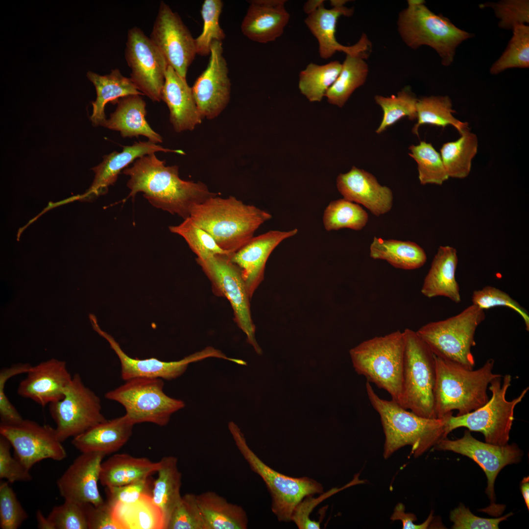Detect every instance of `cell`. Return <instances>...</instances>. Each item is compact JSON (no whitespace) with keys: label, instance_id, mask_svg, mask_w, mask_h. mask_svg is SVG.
<instances>
[{"label":"cell","instance_id":"cell-52","mask_svg":"<svg viewBox=\"0 0 529 529\" xmlns=\"http://www.w3.org/2000/svg\"><path fill=\"white\" fill-rule=\"evenodd\" d=\"M485 4L493 8L501 28L513 30L517 25L529 23V0H506Z\"/></svg>","mask_w":529,"mask_h":529},{"label":"cell","instance_id":"cell-37","mask_svg":"<svg viewBox=\"0 0 529 529\" xmlns=\"http://www.w3.org/2000/svg\"><path fill=\"white\" fill-rule=\"evenodd\" d=\"M365 54H346L337 78L325 96L329 103L342 107L354 91L365 82L369 72Z\"/></svg>","mask_w":529,"mask_h":529},{"label":"cell","instance_id":"cell-1","mask_svg":"<svg viewBox=\"0 0 529 529\" xmlns=\"http://www.w3.org/2000/svg\"><path fill=\"white\" fill-rule=\"evenodd\" d=\"M152 153L137 159L132 167L122 171L130 177L127 186L130 192L126 198L134 199L139 192L154 207L185 219L190 217V210L216 194L209 191L201 182L181 179L178 167L166 166Z\"/></svg>","mask_w":529,"mask_h":529},{"label":"cell","instance_id":"cell-49","mask_svg":"<svg viewBox=\"0 0 529 529\" xmlns=\"http://www.w3.org/2000/svg\"><path fill=\"white\" fill-rule=\"evenodd\" d=\"M28 518V514L18 500L8 482L0 483V528L17 529Z\"/></svg>","mask_w":529,"mask_h":529},{"label":"cell","instance_id":"cell-47","mask_svg":"<svg viewBox=\"0 0 529 529\" xmlns=\"http://www.w3.org/2000/svg\"><path fill=\"white\" fill-rule=\"evenodd\" d=\"M53 529H88L85 504L70 500L54 506L47 516Z\"/></svg>","mask_w":529,"mask_h":529},{"label":"cell","instance_id":"cell-41","mask_svg":"<svg viewBox=\"0 0 529 529\" xmlns=\"http://www.w3.org/2000/svg\"><path fill=\"white\" fill-rule=\"evenodd\" d=\"M368 220V215L362 207L343 198L330 202L323 216V225L327 231L343 228L359 231Z\"/></svg>","mask_w":529,"mask_h":529},{"label":"cell","instance_id":"cell-13","mask_svg":"<svg viewBox=\"0 0 529 529\" xmlns=\"http://www.w3.org/2000/svg\"><path fill=\"white\" fill-rule=\"evenodd\" d=\"M49 410L62 442L106 420L99 398L84 384L78 373L72 376L64 397L49 405Z\"/></svg>","mask_w":529,"mask_h":529},{"label":"cell","instance_id":"cell-3","mask_svg":"<svg viewBox=\"0 0 529 529\" xmlns=\"http://www.w3.org/2000/svg\"><path fill=\"white\" fill-rule=\"evenodd\" d=\"M365 388L369 401L379 414L383 428L385 458L406 445L411 446V454L418 457L447 437V424L453 412L442 418L422 417L407 410L392 400L380 398L369 382H366Z\"/></svg>","mask_w":529,"mask_h":529},{"label":"cell","instance_id":"cell-51","mask_svg":"<svg viewBox=\"0 0 529 529\" xmlns=\"http://www.w3.org/2000/svg\"><path fill=\"white\" fill-rule=\"evenodd\" d=\"M359 474H356L353 480L343 487L333 488L326 492H323L317 498L313 497V495L305 497L293 509L291 521H292L299 529H320V522L312 520L310 518L313 509L325 499L336 493L352 485L364 483L363 481H361L359 479Z\"/></svg>","mask_w":529,"mask_h":529},{"label":"cell","instance_id":"cell-15","mask_svg":"<svg viewBox=\"0 0 529 529\" xmlns=\"http://www.w3.org/2000/svg\"><path fill=\"white\" fill-rule=\"evenodd\" d=\"M0 434L10 443L15 457L29 470L44 459L61 461L67 457L55 428L49 425L27 419L13 424L0 423Z\"/></svg>","mask_w":529,"mask_h":529},{"label":"cell","instance_id":"cell-9","mask_svg":"<svg viewBox=\"0 0 529 529\" xmlns=\"http://www.w3.org/2000/svg\"><path fill=\"white\" fill-rule=\"evenodd\" d=\"M228 427L240 453L251 469L265 482L271 497L272 511L278 521H291L293 509L305 497L323 492L322 484L312 479L289 477L268 466L249 447L235 422H229Z\"/></svg>","mask_w":529,"mask_h":529},{"label":"cell","instance_id":"cell-8","mask_svg":"<svg viewBox=\"0 0 529 529\" xmlns=\"http://www.w3.org/2000/svg\"><path fill=\"white\" fill-rule=\"evenodd\" d=\"M501 375L490 382L488 389L492 395L485 404L466 414L450 416L446 429L447 435L455 429L465 427L470 431L482 433L486 443L498 446L508 444L515 408L525 397L529 387L508 401L506 394L511 385V376L507 374L503 381Z\"/></svg>","mask_w":529,"mask_h":529},{"label":"cell","instance_id":"cell-22","mask_svg":"<svg viewBox=\"0 0 529 529\" xmlns=\"http://www.w3.org/2000/svg\"><path fill=\"white\" fill-rule=\"evenodd\" d=\"M26 374L18 394L42 407L61 400L72 378L66 363L55 359L31 366Z\"/></svg>","mask_w":529,"mask_h":529},{"label":"cell","instance_id":"cell-42","mask_svg":"<svg viewBox=\"0 0 529 529\" xmlns=\"http://www.w3.org/2000/svg\"><path fill=\"white\" fill-rule=\"evenodd\" d=\"M374 99L383 111L382 120L376 131L378 134L382 133L404 117H407L411 120L417 119L416 104L418 99L409 86L396 95H377Z\"/></svg>","mask_w":529,"mask_h":529},{"label":"cell","instance_id":"cell-6","mask_svg":"<svg viewBox=\"0 0 529 529\" xmlns=\"http://www.w3.org/2000/svg\"><path fill=\"white\" fill-rule=\"evenodd\" d=\"M422 0H409L397 20L398 32L403 42L412 49L423 45L434 49L443 65L453 62L456 50L473 34L454 25L441 14L432 12Z\"/></svg>","mask_w":529,"mask_h":529},{"label":"cell","instance_id":"cell-23","mask_svg":"<svg viewBox=\"0 0 529 529\" xmlns=\"http://www.w3.org/2000/svg\"><path fill=\"white\" fill-rule=\"evenodd\" d=\"M337 187L343 198L360 204L376 216L391 209L393 196L391 189L381 185L370 172L353 167L347 172L339 174Z\"/></svg>","mask_w":529,"mask_h":529},{"label":"cell","instance_id":"cell-7","mask_svg":"<svg viewBox=\"0 0 529 529\" xmlns=\"http://www.w3.org/2000/svg\"><path fill=\"white\" fill-rule=\"evenodd\" d=\"M485 318L484 310L472 304L455 315L428 323L416 332L436 357L472 370L475 365L471 352L476 345L475 333Z\"/></svg>","mask_w":529,"mask_h":529},{"label":"cell","instance_id":"cell-20","mask_svg":"<svg viewBox=\"0 0 529 529\" xmlns=\"http://www.w3.org/2000/svg\"><path fill=\"white\" fill-rule=\"evenodd\" d=\"M100 453H81L57 481L60 496L70 500L95 506L102 504L98 487L102 460Z\"/></svg>","mask_w":529,"mask_h":529},{"label":"cell","instance_id":"cell-16","mask_svg":"<svg viewBox=\"0 0 529 529\" xmlns=\"http://www.w3.org/2000/svg\"><path fill=\"white\" fill-rule=\"evenodd\" d=\"M150 39L168 65L186 78L196 54L195 39L182 21L164 1H161Z\"/></svg>","mask_w":529,"mask_h":529},{"label":"cell","instance_id":"cell-36","mask_svg":"<svg viewBox=\"0 0 529 529\" xmlns=\"http://www.w3.org/2000/svg\"><path fill=\"white\" fill-rule=\"evenodd\" d=\"M112 506L114 519L120 529H166L163 515L150 495L131 504Z\"/></svg>","mask_w":529,"mask_h":529},{"label":"cell","instance_id":"cell-31","mask_svg":"<svg viewBox=\"0 0 529 529\" xmlns=\"http://www.w3.org/2000/svg\"><path fill=\"white\" fill-rule=\"evenodd\" d=\"M159 462L127 454H117L102 461L99 481L106 487L125 485L151 477L157 472Z\"/></svg>","mask_w":529,"mask_h":529},{"label":"cell","instance_id":"cell-24","mask_svg":"<svg viewBox=\"0 0 529 529\" xmlns=\"http://www.w3.org/2000/svg\"><path fill=\"white\" fill-rule=\"evenodd\" d=\"M353 13V8L343 6L327 9L323 4L305 19L306 25L318 41L319 53L322 58H331L337 51L346 54L369 55L372 45L365 33L362 34L356 44L350 46L339 44L336 38L338 19L341 16L350 17Z\"/></svg>","mask_w":529,"mask_h":529},{"label":"cell","instance_id":"cell-45","mask_svg":"<svg viewBox=\"0 0 529 529\" xmlns=\"http://www.w3.org/2000/svg\"><path fill=\"white\" fill-rule=\"evenodd\" d=\"M170 231L182 237L196 259L204 260L217 254H231L222 249L214 238L190 218L184 219L179 225L169 227Z\"/></svg>","mask_w":529,"mask_h":529},{"label":"cell","instance_id":"cell-25","mask_svg":"<svg viewBox=\"0 0 529 529\" xmlns=\"http://www.w3.org/2000/svg\"><path fill=\"white\" fill-rule=\"evenodd\" d=\"M160 151L185 154L182 150L165 148L148 141L135 142L132 145L123 146L121 152L114 151L104 155L102 162L92 168L95 178L82 198L91 199L105 194L108 187L115 183L121 171L129 164L139 158Z\"/></svg>","mask_w":529,"mask_h":529},{"label":"cell","instance_id":"cell-12","mask_svg":"<svg viewBox=\"0 0 529 529\" xmlns=\"http://www.w3.org/2000/svg\"><path fill=\"white\" fill-rule=\"evenodd\" d=\"M231 254H217L204 260L196 259L211 283L215 294L226 298L233 309L234 320L244 333L247 341L258 354L262 350L255 338L250 299L239 267L232 262Z\"/></svg>","mask_w":529,"mask_h":529},{"label":"cell","instance_id":"cell-27","mask_svg":"<svg viewBox=\"0 0 529 529\" xmlns=\"http://www.w3.org/2000/svg\"><path fill=\"white\" fill-rule=\"evenodd\" d=\"M134 425L125 414L106 419L73 437L72 444L81 453L109 455L118 451L127 443Z\"/></svg>","mask_w":529,"mask_h":529},{"label":"cell","instance_id":"cell-60","mask_svg":"<svg viewBox=\"0 0 529 529\" xmlns=\"http://www.w3.org/2000/svg\"><path fill=\"white\" fill-rule=\"evenodd\" d=\"M521 491L528 509H529V477H525L521 483Z\"/></svg>","mask_w":529,"mask_h":529},{"label":"cell","instance_id":"cell-33","mask_svg":"<svg viewBox=\"0 0 529 529\" xmlns=\"http://www.w3.org/2000/svg\"><path fill=\"white\" fill-rule=\"evenodd\" d=\"M206 529H246L248 520L240 505L229 502L213 491L196 495Z\"/></svg>","mask_w":529,"mask_h":529},{"label":"cell","instance_id":"cell-58","mask_svg":"<svg viewBox=\"0 0 529 529\" xmlns=\"http://www.w3.org/2000/svg\"><path fill=\"white\" fill-rule=\"evenodd\" d=\"M324 0H308L304 5L303 10L305 13L309 15L324 4Z\"/></svg>","mask_w":529,"mask_h":529},{"label":"cell","instance_id":"cell-5","mask_svg":"<svg viewBox=\"0 0 529 529\" xmlns=\"http://www.w3.org/2000/svg\"><path fill=\"white\" fill-rule=\"evenodd\" d=\"M405 338L396 331L365 340L350 351L353 367L406 409L403 392Z\"/></svg>","mask_w":529,"mask_h":529},{"label":"cell","instance_id":"cell-46","mask_svg":"<svg viewBox=\"0 0 529 529\" xmlns=\"http://www.w3.org/2000/svg\"><path fill=\"white\" fill-rule=\"evenodd\" d=\"M223 3L221 0H205L200 11L203 22L202 32L195 39L196 54L207 56L210 54L212 43L222 42L225 35L219 24V17Z\"/></svg>","mask_w":529,"mask_h":529},{"label":"cell","instance_id":"cell-26","mask_svg":"<svg viewBox=\"0 0 529 529\" xmlns=\"http://www.w3.org/2000/svg\"><path fill=\"white\" fill-rule=\"evenodd\" d=\"M161 99L169 110V120L177 132L193 130L203 119L186 78L168 65Z\"/></svg>","mask_w":529,"mask_h":529},{"label":"cell","instance_id":"cell-56","mask_svg":"<svg viewBox=\"0 0 529 529\" xmlns=\"http://www.w3.org/2000/svg\"><path fill=\"white\" fill-rule=\"evenodd\" d=\"M88 529H120L113 516L112 505L107 501L98 506L85 504Z\"/></svg>","mask_w":529,"mask_h":529},{"label":"cell","instance_id":"cell-4","mask_svg":"<svg viewBox=\"0 0 529 529\" xmlns=\"http://www.w3.org/2000/svg\"><path fill=\"white\" fill-rule=\"evenodd\" d=\"M435 382L434 388V411L442 418L454 410L456 416L474 411L485 404L489 398V385L501 376L493 372L495 361L487 360L480 368L466 369L435 356Z\"/></svg>","mask_w":529,"mask_h":529},{"label":"cell","instance_id":"cell-29","mask_svg":"<svg viewBox=\"0 0 529 529\" xmlns=\"http://www.w3.org/2000/svg\"><path fill=\"white\" fill-rule=\"evenodd\" d=\"M116 110L106 120L103 127L120 132L122 137L144 136L149 141L163 142L160 134L154 131L145 119L146 103L141 95H130L120 98Z\"/></svg>","mask_w":529,"mask_h":529},{"label":"cell","instance_id":"cell-53","mask_svg":"<svg viewBox=\"0 0 529 529\" xmlns=\"http://www.w3.org/2000/svg\"><path fill=\"white\" fill-rule=\"evenodd\" d=\"M10 443L0 436V478L9 482L29 481L32 479L30 470L10 453Z\"/></svg>","mask_w":529,"mask_h":529},{"label":"cell","instance_id":"cell-14","mask_svg":"<svg viewBox=\"0 0 529 529\" xmlns=\"http://www.w3.org/2000/svg\"><path fill=\"white\" fill-rule=\"evenodd\" d=\"M125 57L131 81L138 90L154 102H160L168 63L157 47L137 27L127 33Z\"/></svg>","mask_w":529,"mask_h":529},{"label":"cell","instance_id":"cell-40","mask_svg":"<svg viewBox=\"0 0 529 529\" xmlns=\"http://www.w3.org/2000/svg\"><path fill=\"white\" fill-rule=\"evenodd\" d=\"M341 68L342 64L338 61L322 65L309 64L299 73L298 87L301 93L311 102L321 101L337 78Z\"/></svg>","mask_w":529,"mask_h":529},{"label":"cell","instance_id":"cell-35","mask_svg":"<svg viewBox=\"0 0 529 529\" xmlns=\"http://www.w3.org/2000/svg\"><path fill=\"white\" fill-rule=\"evenodd\" d=\"M369 250L371 258L385 260L395 267L403 269L419 268L427 261L424 250L410 241L383 240L374 237Z\"/></svg>","mask_w":529,"mask_h":529},{"label":"cell","instance_id":"cell-61","mask_svg":"<svg viewBox=\"0 0 529 529\" xmlns=\"http://www.w3.org/2000/svg\"><path fill=\"white\" fill-rule=\"evenodd\" d=\"M255 4L264 5L268 7H277L285 5L286 0H253L248 1Z\"/></svg>","mask_w":529,"mask_h":529},{"label":"cell","instance_id":"cell-50","mask_svg":"<svg viewBox=\"0 0 529 529\" xmlns=\"http://www.w3.org/2000/svg\"><path fill=\"white\" fill-rule=\"evenodd\" d=\"M167 529H206L196 495L187 494L173 510Z\"/></svg>","mask_w":529,"mask_h":529},{"label":"cell","instance_id":"cell-10","mask_svg":"<svg viewBox=\"0 0 529 529\" xmlns=\"http://www.w3.org/2000/svg\"><path fill=\"white\" fill-rule=\"evenodd\" d=\"M403 333V392L406 409L422 417L436 418L434 405L435 355L416 332L406 329Z\"/></svg>","mask_w":529,"mask_h":529},{"label":"cell","instance_id":"cell-32","mask_svg":"<svg viewBox=\"0 0 529 529\" xmlns=\"http://www.w3.org/2000/svg\"><path fill=\"white\" fill-rule=\"evenodd\" d=\"M87 76L95 86L96 93V99L92 102L93 112L90 117L95 126H103L105 123V107L108 102L116 103L120 98L130 95H144L131 79L123 76L118 69L105 75L89 71Z\"/></svg>","mask_w":529,"mask_h":529},{"label":"cell","instance_id":"cell-59","mask_svg":"<svg viewBox=\"0 0 529 529\" xmlns=\"http://www.w3.org/2000/svg\"><path fill=\"white\" fill-rule=\"evenodd\" d=\"M37 528L40 529H53L48 517H45L42 511L37 510L36 514Z\"/></svg>","mask_w":529,"mask_h":529},{"label":"cell","instance_id":"cell-19","mask_svg":"<svg viewBox=\"0 0 529 529\" xmlns=\"http://www.w3.org/2000/svg\"><path fill=\"white\" fill-rule=\"evenodd\" d=\"M92 324L95 330L108 341L118 356L120 362L121 377L125 381L137 377L171 380L181 376L191 363L208 358L230 360V358L221 351L211 346H208L177 361H164L154 358L146 359L133 358L128 356L121 349L112 336L99 328L96 321Z\"/></svg>","mask_w":529,"mask_h":529},{"label":"cell","instance_id":"cell-30","mask_svg":"<svg viewBox=\"0 0 529 529\" xmlns=\"http://www.w3.org/2000/svg\"><path fill=\"white\" fill-rule=\"evenodd\" d=\"M249 3L241 24L242 33L250 40L260 43L274 41L281 36L290 18L285 5L268 7Z\"/></svg>","mask_w":529,"mask_h":529},{"label":"cell","instance_id":"cell-28","mask_svg":"<svg viewBox=\"0 0 529 529\" xmlns=\"http://www.w3.org/2000/svg\"><path fill=\"white\" fill-rule=\"evenodd\" d=\"M458 263L456 249L450 246H440L425 276L421 292L431 298L447 297L453 302H461L460 289L455 274Z\"/></svg>","mask_w":529,"mask_h":529},{"label":"cell","instance_id":"cell-55","mask_svg":"<svg viewBox=\"0 0 529 529\" xmlns=\"http://www.w3.org/2000/svg\"><path fill=\"white\" fill-rule=\"evenodd\" d=\"M512 513L497 518H484L473 514L469 508L462 504L450 513V519L454 523L453 529H497L500 522L505 520Z\"/></svg>","mask_w":529,"mask_h":529},{"label":"cell","instance_id":"cell-2","mask_svg":"<svg viewBox=\"0 0 529 529\" xmlns=\"http://www.w3.org/2000/svg\"><path fill=\"white\" fill-rule=\"evenodd\" d=\"M189 217L209 233L222 249L232 254L247 243L272 216L234 196L215 195L193 205Z\"/></svg>","mask_w":529,"mask_h":529},{"label":"cell","instance_id":"cell-54","mask_svg":"<svg viewBox=\"0 0 529 529\" xmlns=\"http://www.w3.org/2000/svg\"><path fill=\"white\" fill-rule=\"evenodd\" d=\"M153 482L150 477L123 485L106 487V501L112 505L131 504L144 495H151Z\"/></svg>","mask_w":529,"mask_h":529},{"label":"cell","instance_id":"cell-43","mask_svg":"<svg viewBox=\"0 0 529 529\" xmlns=\"http://www.w3.org/2000/svg\"><path fill=\"white\" fill-rule=\"evenodd\" d=\"M409 149V154L417 163L421 184L441 185L448 179L441 155L431 143L421 141L417 145H410Z\"/></svg>","mask_w":529,"mask_h":529},{"label":"cell","instance_id":"cell-21","mask_svg":"<svg viewBox=\"0 0 529 529\" xmlns=\"http://www.w3.org/2000/svg\"><path fill=\"white\" fill-rule=\"evenodd\" d=\"M296 228L289 231L270 230L253 237L230 256L240 269L249 294L252 298L263 281L267 261L274 249L283 240L295 236Z\"/></svg>","mask_w":529,"mask_h":529},{"label":"cell","instance_id":"cell-18","mask_svg":"<svg viewBox=\"0 0 529 529\" xmlns=\"http://www.w3.org/2000/svg\"><path fill=\"white\" fill-rule=\"evenodd\" d=\"M207 68L196 79L192 90L201 117L211 120L217 117L228 105L231 83L222 42H213Z\"/></svg>","mask_w":529,"mask_h":529},{"label":"cell","instance_id":"cell-48","mask_svg":"<svg viewBox=\"0 0 529 529\" xmlns=\"http://www.w3.org/2000/svg\"><path fill=\"white\" fill-rule=\"evenodd\" d=\"M472 304L484 310L498 306L506 307L517 313L523 319L527 331L529 330V314L517 301L502 290L491 286L473 291Z\"/></svg>","mask_w":529,"mask_h":529},{"label":"cell","instance_id":"cell-62","mask_svg":"<svg viewBox=\"0 0 529 529\" xmlns=\"http://www.w3.org/2000/svg\"><path fill=\"white\" fill-rule=\"evenodd\" d=\"M348 1V0H331L330 3L332 8H334L343 6Z\"/></svg>","mask_w":529,"mask_h":529},{"label":"cell","instance_id":"cell-11","mask_svg":"<svg viewBox=\"0 0 529 529\" xmlns=\"http://www.w3.org/2000/svg\"><path fill=\"white\" fill-rule=\"evenodd\" d=\"M164 386L161 378L137 377L107 392L105 397L123 406L125 415L134 425L149 422L164 426L185 404L166 395Z\"/></svg>","mask_w":529,"mask_h":529},{"label":"cell","instance_id":"cell-17","mask_svg":"<svg viewBox=\"0 0 529 529\" xmlns=\"http://www.w3.org/2000/svg\"><path fill=\"white\" fill-rule=\"evenodd\" d=\"M434 447L461 454L476 462L486 476V493L492 504L495 500L494 482L498 474L505 466L519 462L523 456L515 444L498 446L482 442L474 438L469 430H465L460 438L442 439Z\"/></svg>","mask_w":529,"mask_h":529},{"label":"cell","instance_id":"cell-34","mask_svg":"<svg viewBox=\"0 0 529 529\" xmlns=\"http://www.w3.org/2000/svg\"><path fill=\"white\" fill-rule=\"evenodd\" d=\"M159 462L158 477L153 482L151 497L163 515L167 529L170 517L182 498V474L175 457H164Z\"/></svg>","mask_w":529,"mask_h":529},{"label":"cell","instance_id":"cell-57","mask_svg":"<svg viewBox=\"0 0 529 529\" xmlns=\"http://www.w3.org/2000/svg\"><path fill=\"white\" fill-rule=\"evenodd\" d=\"M405 507L402 503L398 504L395 507L391 517L393 521L399 520L402 521L403 529H426L430 525L433 519V512H431L427 520L422 524L415 525L414 521L417 520L416 516L411 513H406Z\"/></svg>","mask_w":529,"mask_h":529},{"label":"cell","instance_id":"cell-44","mask_svg":"<svg viewBox=\"0 0 529 529\" xmlns=\"http://www.w3.org/2000/svg\"><path fill=\"white\" fill-rule=\"evenodd\" d=\"M505 51L492 65L490 72L496 74L510 68L529 67V26L517 25Z\"/></svg>","mask_w":529,"mask_h":529},{"label":"cell","instance_id":"cell-38","mask_svg":"<svg viewBox=\"0 0 529 529\" xmlns=\"http://www.w3.org/2000/svg\"><path fill=\"white\" fill-rule=\"evenodd\" d=\"M456 141L445 143L440 149L441 159L449 177L462 179L471 171L473 158L478 150L477 136L468 128Z\"/></svg>","mask_w":529,"mask_h":529},{"label":"cell","instance_id":"cell-39","mask_svg":"<svg viewBox=\"0 0 529 529\" xmlns=\"http://www.w3.org/2000/svg\"><path fill=\"white\" fill-rule=\"evenodd\" d=\"M417 122L412 133L418 136V128L423 124H430L445 128L453 126L460 133L468 128L467 122L455 118L453 114L452 103L448 96H424L418 99L416 104Z\"/></svg>","mask_w":529,"mask_h":529}]
</instances>
